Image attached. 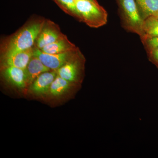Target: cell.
<instances>
[{"mask_svg": "<svg viewBox=\"0 0 158 158\" xmlns=\"http://www.w3.org/2000/svg\"><path fill=\"white\" fill-rule=\"evenodd\" d=\"M57 74V71L55 70H51L44 73L30 85L29 90L37 95H43L48 93L51 85Z\"/></svg>", "mask_w": 158, "mask_h": 158, "instance_id": "obj_7", "label": "cell"}, {"mask_svg": "<svg viewBox=\"0 0 158 158\" xmlns=\"http://www.w3.org/2000/svg\"><path fill=\"white\" fill-rule=\"evenodd\" d=\"M64 12L80 21V15L77 10L76 0H54Z\"/></svg>", "mask_w": 158, "mask_h": 158, "instance_id": "obj_15", "label": "cell"}, {"mask_svg": "<svg viewBox=\"0 0 158 158\" xmlns=\"http://www.w3.org/2000/svg\"><path fill=\"white\" fill-rule=\"evenodd\" d=\"M74 84H76L67 81L57 74L51 85L48 93L54 97L61 96L66 93Z\"/></svg>", "mask_w": 158, "mask_h": 158, "instance_id": "obj_12", "label": "cell"}, {"mask_svg": "<svg viewBox=\"0 0 158 158\" xmlns=\"http://www.w3.org/2000/svg\"><path fill=\"white\" fill-rule=\"evenodd\" d=\"M77 48L71 42L66 35H64L55 42L45 46L40 50L45 53L54 54L73 50Z\"/></svg>", "mask_w": 158, "mask_h": 158, "instance_id": "obj_11", "label": "cell"}, {"mask_svg": "<svg viewBox=\"0 0 158 158\" xmlns=\"http://www.w3.org/2000/svg\"><path fill=\"white\" fill-rule=\"evenodd\" d=\"M85 59L80 50L68 62L57 70V74L63 79L75 84L82 81Z\"/></svg>", "mask_w": 158, "mask_h": 158, "instance_id": "obj_4", "label": "cell"}, {"mask_svg": "<svg viewBox=\"0 0 158 158\" xmlns=\"http://www.w3.org/2000/svg\"><path fill=\"white\" fill-rule=\"evenodd\" d=\"M144 34L147 37L158 36V19L154 15L149 16L144 20L143 25Z\"/></svg>", "mask_w": 158, "mask_h": 158, "instance_id": "obj_14", "label": "cell"}, {"mask_svg": "<svg viewBox=\"0 0 158 158\" xmlns=\"http://www.w3.org/2000/svg\"><path fill=\"white\" fill-rule=\"evenodd\" d=\"M27 85H30L37 77L46 72L51 70L36 56H33L24 69Z\"/></svg>", "mask_w": 158, "mask_h": 158, "instance_id": "obj_10", "label": "cell"}, {"mask_svg": "<svg viewBox=\"0 0 158 158\" xmlns=\"http://www.w3.org/2000/svg\"><path fill=\"white\" fill-rule=\"evenodd\" d=\"M147 53L150 62L158 68V48L154 49Z\"/></svg>", "mask_w": 158, "mask_h": 158, "instance_id": "obj_17", "label": "cell"}, {"mask_svg": "<svg viewBox=\"0 0 158 158\" xmlns=\"http://www.w3.org/2000/svg\"><path fill=\"white\" fill-rule=\"evenodd\" d=\"M119 16L123 27L140 37L144 34L143 25L144 20L141 17L135 0H118Z\"/></svg>", "mask_w": 158, "mask_h": 158, "instance_id": "obj_3", "label": "cell"}, {"mask_svg": "<svg viewBox=\"0 0 158 158\" xmlns=\"http://www.w3.org/2000/svg\"><path fill=\"white\" fill-rule=\"evenodd\" d=\"M2 75L8 83L19 89L28 86L24 69L12 66H2Z\"/></svg>", "mask_w": 158, "mask_h": 158, "instance_id": "obj_9", "label": "cell"}, {"mask_svg": "<svg viewBox=\"0 0 158 158\" xmlns=\"http://www.w3.org/2000/svg\"><path fill=\"white\" fill-rule=\"evenodd\" d=\"M35 47L1 57L2 66H12L25 69L34 56Z\"/></svg>", "mask_w": 158, "mask_h": 158, "instance_id": "obj_8", "label": "cell"}, {"mask_svg": "<svg viewBox=\"0 0 158 158\" xmlns=\"http://www.w3.org/2000/svg\"><path fill=\"white\" fill-rule=\"evenodd\" d=\"M94 1H96V0H94Z\"/></svg>", "mask_w": 158, "mask_h": 158, "instance_id": "obj_19", "label": "cell"}, {"mask_svg": "<svg viewBox=\"0 0 158 158\" xmlns=\"http://www.w3.org/2000/svg\"><path fill=\"white\" fill-rule=\"evenodd\" d=\"M140 37L147 52L158 48V36L147 37L142 36Z\"/></svg>", "mask_w": 158, "mask_h": 158, "instance_id": "obj_16", "label": "cell"}, {"mask_svg": "<svg viewBox=\"0 0 158 158\" xmlns=\"http://www.w3.org/2000/svg\"><path fill=\"white\" fill-rule=\"evenodd\" d=\"M141 17L144 20L158 12V0H136Z\"/></svg>", "mask_w": 158, "mask_h": 158, "instance_id": "obj_13", "label": "cell"}, {"mask_svg": "<svg viewBox=\"0 0 158 158\" xmlns=\"http://www.w3.org/2000/svg\"><path fill=\"white\" fill-rule=\"evenodd\" d=\"M80 50L79 48L61 53L49 54L41 52L39 49L34 48V56H36L47 67L52 70L57 71L68 62Z\"/></svg>", "mask_w": 158, "mask_h": 158, "instance_id": "obj_5", "label": "cell"}, {"mask_svg": "<svg viewBox=\"0 0 158 158\" xmlns=\"http://www.w3.org/2000/svg\"><path fill=\"white\" fill-rule=\"evenodd\" d=\"M45 19H34L6 39L1 45V57L35 47Z\"/></svg>", "mask_w": 158, "mask_h": 158, "instance_id": "obj_1", "label": "cell"}, {"mask_svg": "<svg viewBox=\"0 0 158 158\" xmlns=\"http://www.w3.org/2000/svg\"><path fill=\"white\" fill-rule=\"evenodd\" d=\"M80 22L93 28H98L107 23L108 13L96 1L76 0Z\"/></svg>", "mask_w": 158, "mask_h": 158, "instance_id": "obj_2", "label": "cell"}, {"mask_svg": "<svg viewBox=\"0 0 158 158\" xmlns=\"http://www.w3.org/2000/svg\"><path fill=\"white\" fill-rule=\"evenodd\" d=\"M59 25L50 20L45 19L44 25L36 40L35 47L41 49L63 37Z\"/></svg>", "mask_w": 158, "mask_h": 158, "instance_id": "obj_6", "label": "cell"}, {"mask_svg": "<svg viewBox=\"0 0 158 158\" xmlns=\"http://www.w3.org/2000/svg\"><path fill=\"white\" fill-rule=\"evenodd\" d=\"M154 16H155V17L157 18L158 19V12H157V13H156V14L155 15H154Z\"/></svg>", "mask_w": 158, "mask_h": 158, "instance_id": "obj_18", "label": "cell"}]
</instances>
